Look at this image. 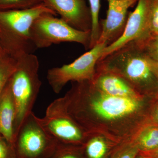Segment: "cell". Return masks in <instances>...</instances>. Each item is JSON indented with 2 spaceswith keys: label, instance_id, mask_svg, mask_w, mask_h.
Listing matches in <instances>:
<instances>
[{
  "label": "cell",
  "instance_id": "cell-15",
  "mask_svg": "<svg viewBox=\"0 0 158 158\" xmlns=\"http://www.w3.org/2000/svg\"><path fill=\"white\" fill-rule=\"evenodd\" d=\"M89 2L92 20L90 31V49L97 43L99 37L100 28L99 14L100 9V0H89Z\"/></svg>",
  "mask_w": 158,
  "mask_h": 158
},
{
  "label": "cell",
  "instance_id": "cell-26",
  "mask_svg": "<svg viewBox=\"0 0 158 158\" xmlns=\"http://www.w3.org/2000/svg\"><path fill=\"white\" fill-rule=\"evenodd\" d=\"M5 54H6V53L4 52L2 47L1 43H0V56H3V55H5Z\"/></svg>",
  "mask_w": 158,
  "mask_h": 158
},
{
  "label": "cell",
  "instance_id": "cell-14",
  "mask_svg": "<svg viewBox=\"0 0 158 158\" xmlns=\"http://www.w3.org/2000/svg\"><path fill=\"white\" fill-rule=\"evenodd\" d=\"M17 61L7 54L0 56V97L14 73Z\"/></svg>",
  "mask_w": 158,
  "mask_h": 158
},
{
  "label": "cell",
  "instance_id": "cell-1",
  "mask_svg": "<svg viewBox=\"0 0 158 158\" xmlns=\"http://www.w3.org/2000/svg\"><path fill=\"white\" fill-rule=\"evenodd\" d=\"M46 13L57 16L44 3L31 9L0 10V43L6 54L17 60L37 49L31 38V27Z\"/></svg>",
  "mask_w": 158,
  "mask_h": 158
},
{
  "label": "cell",
  "instance_id": "cell-21",
  "mask_svg": "<svg viewBox=\"0 0 158 158\" xmlns=\"http://www.w3.org/2000/svg\"><path fill=\"white\" fill-rule=\"evenodd\" d=\"M0 158H16L13 144L0 135Z\"/></svg>",
  "mask_w": 158,
  "mask_h": 158
},
{
  "label": "cell",
  "instance_id": "cell-22",
  "mask_svg": "<svg viewBox=\"0 0 158 158\" xmlns=\"http://www.w3.org/2000/svg\"><path fill=\"white\" fill-rule=\"evenodd\" d=\"M138 148L136 147L130 148L126 151L117 158H134L138 152Z\"/></svg>",
  "mask_w": 158,
  "mask_h": 158
},
{
  "label": "cell",
  "instance_id": "cell-23",
  "mask_svg": "<svg viewBox=\"0 0 158 158\" xmlns=\"http://www.w3.org/2000/svg\"><path fill=\"white\" fill-rule=\"evenodd\" d=\"M142 156L147 158H158V148L150 151L143 152Z\"/></svg>",
  "mask_w": 158,
  "mask_h": 158
},
{
  "label": "cell",
  "instance_id": "cell-24",
  "mask_svg": "<svg viewBox=\"0 0 158 158\" xmlns=\"http://www.w3.org/2000/svg\"><path fill=\"white\" fill-rule=\"evenodd\" d=\"M150 61L153 73L158 78V62H154L151 59Z\"/></svg>",
  "mask_w": 158,
  "mask_h": 158
},
{
  "label": "cell",
  "instance_id": "cell-16",
  "mask_svg": "<svg viewBox=\"0 0 158 158\" xmlns=\"http://www.w3.org/2000/svg\"><path fill=\"white\" fill-rule=\"evenodd\" d=\"M44 3V0H0V10L31 9Z\"/></svg>",
  "mask_w": 158,
  "mask_h": 158
},
{
  "label": "cell",
  "instance_id": "cell-13",
  "mask_svg": "<svg viewBox=\"0 0 158 158\" xmlns=\"http://www.w3.org/2000/svg\"><path fill=\"white\" fill-rule=\"evenodd\" d=\"M138 146L142 152L150 151L158 148V125L148 126L138 138Z\"/></svg>",
  "mask_w": 158,
  "mask_h": 158
},
{
  "label": "cell",
  "instance_id": "cell-11",
  "mask_svg": "<svg viewBox=\"0 0 158 158\" xmlns=\"http://www.w3.org/2000/svg\"><path fill=\"white\" fill-rule=\"evenodd\" d=\"M101 71V74L95 75L91 81L97 90L112 96L136 97L135 88L123 78L111 72Z\"/></svg>",
  "mask_w": 158,
  "mask_h": 158
},
{
  "label": "cell",
  "instance_id": "cell-25",
  "mask_svg": "<svg viewBox=\"0 0 158 158\" xmlns=\"http://www.w3.org/2000/svg\"><path fill=\"white\" fill-rule=\"evenodd\" d=\"M154 118L155 121L158 125V104L156 107L155 111Z\"/></svg>",
  "mask_w": 158,
  "mask_h": 158
},
{
  "label": "cell",
  "instance_id": "cell-6",
  "mask_svg": "<svg viewBox=\"0 0 158 158\" xmlns=\"http://www.w3.org/2000/svg\"><path fill=\"white\" fill-rule=\"evenodd\" d=\"M107 46L105 43H97L70 64L48 69L47 79L54 92L60 93L69 82L93 81L97 64Z\"/></svg>",
  "mask_w": 158,
  "mask_h": 158
},
{
  "label": "cell",
  "instance_id": "cell-7",
  "mask_svg": "<svg viewBox=\"0 0 158 158\" xmlns=\"http://www.w3.org/2000/svg\"><path fill=\"white\" fill-rule=\"evenodd\" d=\"M13 144L16 158H50L58 146L33 112L23 123Z\"/></svg>",
  "mask_w": 158,
  "mask_h": 158
},
{
  "label": "cell",
  "instance_id": "cell-10",
  "mask_svg": "<svg viewBox=\"0 0 158 158\" xmlns=\"http://www.w3.org/2000/svg\"><path fill=\"white\" fill-rule=\"evenodd\" d=\"M44 3L74 28L91 31V12L85 0H44Z\"/></svg>",
  "mask_w": 158,
  "mask_h": 158
},
{
  "label": "cell",
  "instance_id": "cell-5",
  "mask_svg": "<svg viewBox=\"0 0 158 158\" xmlns=\"http://www.w3.org/2000/svg\"><path fill=\"white\" fill-rule=\"evenodd\" d=\"M46 13L37 19L32 24L31 40L36 49L49 47L62 42H75L90 49V31H80L61 18Z\"/></svg>",
  "mask_w": 158,
  "mask_h": 158
},
{
  "label": "cell",
  "instance_id": "cell-27",
  "mask_svg": "<svg viewBox=\"0 0 158 158\" xmlns=\"http://www.w3.org/2000/svg\"><path fill=\"white\" fill-rule=\"evenodd\" d=\"M138 158H147L146 157H145L144 156H141L139 157Z\"/></svg>",
  "mask_w": 158,
  "mask_h": 158
},
{
  "label": "cell",
  "instance_id": "cell-12",
  "mask_svg": "<svg viewBox=\"0 0 158 158\" xmlns=\"http://www.w3.org/2000/svg\"><path fill=\"white\" fill-rule=\"evenodd\" d=\"M15 116L16 108L9 80L0 97V135L12 144Z\"/></svg>",
  "mask_w": 158,
  "mask_h": 158
},
{
  "label": "cell",
  "instance_id": "cell-2",
  "mask_svg": "<svg viewBox=\"0 0 158 158\" xmlns=\"http://www.w3.org/2000/svg\"><path fill=\"white\" fill-rule=\"evenodd\" d=\"M17 61L16 68L10 79L16 108L15 138L23 122L32 113L42 85L39 76V59L37 56L28 54Z\"/></svg>",
  "mask_w": 158,
  "mask_h": 158
},
{
  "label": "cell",
  "instance_id": "cell-19",
  "mask_svg": "<svg viewBox=\"0 0 158 158\" xmlns=\"http://www.w3.org/2000/svg\"><path fill=\"white\" fill-rule=\"evenodd\" d=\"M158 36V0H152L148 36Z\"/></svg>",
  "mask_w": 158,
  "mask_h": 158
},
{
  "label": "cell",
  "instance_id": "cell-20",
  "mask_svg": "<svg viewBox=\"0 0 158 158\" xmlns=\"http://www.w3.org/2000/svg\"><path fill=\"white\" fill-rule=\"evenodd\" d=\"M78 150L73 146L58 145L50 158H82Z\"/></svg>",
  "mask_w": 158,
  "mask_h": 158
},
{
  "label": "cell",
  "instance_id": "cell-17",
  "mask_svg": "<svg viewBox=\"0 0 158 158\" xmlns=\"http://www.w3.org/2000/svg\"><path fill=\"white\" fill-rule=\"evenodd\" d=\"M85 144V152L87 158H102L106 152V145L100 138H92Z\"/></svg>",
  "mask_w": 158,
  "mask_h": 158
},
{
  "label": "cell",
  "instance_id": "cell-8",
  "mask_svg": "<svg viewBox=\"0 0 158 158\" xmlns=\"http://www.w3.org/2000/svg\"><path fill=\"white\" fill-rule=\"evenodd\" d=\"M152 2V0H138L135 9L128 15L123 33L104 49L99 60L130 42L147 37Z\"/></svg>",
  "mask_w": 158,
  "mask_h": 158
},
{
  "label": "cell",
  "instance_id": "cell-3",
  "mask_svg": "<svg viewBox=\"0 0 158 158\" xmlns=\"http://www.w3.org/2000/svg\"><path fill=\"white\" fill-rule=\"evenodd\" d=\"M97 65L123 78L134 88L150 84L155 75L150 59L135 41L99 60Z\"/></svg>",
  "mask_w": 158,
  "mask_h": 158
},
{
  "label": "cell",
  "instance_id": "cell-4",
  "mask_svg": "<svg viewBox=\"0 0 158 158\" xmlns=\"http://www.w3.org/2000/svg\"><path fill=\"white\" fill-rule=\"evenodd\" d=\"M37 119L58 145L73 146L81 144L88 137V132L68 113L64 97L52 102L44 116L37 117Z\"/></svg>",
  "mask_w": 158,
  "mask_h": 158
},
{
  "label": "cell",
  "instance_id": "cell-9",
  "mask_svg": "<svg viewBox=\"0 0 158 158\" xmlns=\"http://www.w3.org/2000/svg\"><path fill=\"white\" fill-rule=\"evenodd\" d=\"M106 17L101 21L99 37L97 43L107 46L115 42L124 31L127 19L128 10L138 0H107Z\"/></svg>",
  "mask_w": 158,
  "mask_h": 158
},
{
  "label": "cell",
  "instance_id": "cell-18",
  "mask_svg": "<svg viewBox=\"0 0 158 158\" xmlns=\"http://www.w3.org/2000/svg\"><path fill=\"white\" fill-rule=\"evenodd\" d=\"M148 57L158 62V36H151L136 40Z\"/></svg>",
  "mask_w": 158,
  "mask_h": 158
}]
</instances>
